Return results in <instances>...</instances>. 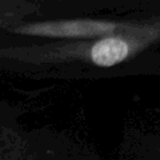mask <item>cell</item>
<instances>
[{"label":"cell","instance_id":"6da1fadb","mask_svg":"<svg viewBox=\"0 0 160 160\" xmlns=\"http://www.w3.org/2000/svg\"><path fill=\"white\" fill-rule=\"evenodd\" d=\"M129 56L126 42L121 36H108L98 41L91 49V59L99 66H112Z\"/></svg>","mask_w":160,"mask_h":160}]
</instances>
